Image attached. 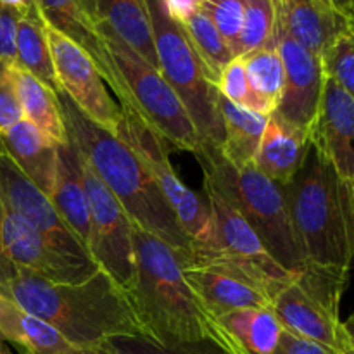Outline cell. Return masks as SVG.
Masks as SVG:
<instances>
[{
	"label": "cell",
	"instance_id": "6da1fadb",
	"mask_svg": "<svg viewBox=\"0 0 354 354\" xmlns=\"http://www.w3.org/2000/svg\"><path fill=\"white\" fill-rule=\"evenodd\" d=\"M0 296L50 325L71 346L142 335L127 292L102 270L78 283L45 280L0 254Z\"/></svg>",
	"mask_w": 354,
	"mask_h": 354
},
{
	"label": "cell",
	"instance_id": "7a4b0ae2",
	"mask_svg": "<svg viewBox=\"0 0 354 354\" xmlns=\"http://www.w3.org/2000/svg\"><path fill=\"white\" fill-rule=\"evenodd\" d=\"M68 142L113 192L135 228L156 235L185 259L192 241L140 159L116 137L90 121L64 92H57Z\"/></svg>",
	"mask_w": 354,
	"mask_h": 354
},
{
	"label": "cell",
	"instance_id": "3957f363",
	"mask_svg": "<svg viewBox=\"0 0 354 354\" xmlns=\"http://www.w3.org/2000/svg\"><path fill=\"white\" fill-rule=\"evenodd\" d=\"M133 249L135 279L127 297L142 335L161 346L218 342L216 324L183 277L185 256L135 227Z\"/></svg>",
	"mask_w": 354,
	"mask_h": 354
},
{
	"label": "cell",
	"instance_id": "277c9868",
	"mask_svg": "<svg viewBox=\"0 0 354 354\" xmlns=\"http://www.w3.org/2000/svg\"><path fill=\"white\" fill-rule=\"evenodd\" d=\"M282 187L308 265L349 273L354 261V187L311 145L306 161Z\"/></svg>",
	"mask_w": 354,
	"mask_h": 354
},
{
	"label": "cell",
	"instance_id": "5b68a950",
	"mask_svg": "<svg viewBox=\"0 0 354 354\" xmlns=\"http://www.w3.org/2000/svg\"><path fill=\"white\" fill-rule=\"evenodd\" d=\"M204 176L251 225L266 251L289 272L308 265L299 244L282 187L266 178L254 165L237 168L218 149H203L196 156Z\"/></svg>",
	"mask_w": 354,
	"mask_h": 354
},
{
	"label": "cell",
	"instance_id": "8992f818",
	"mask_svg": "<svg viewBox=\"0 0 354 354\" xmlns=\"http://www.w3.org/2000/svg\"><path fill=\"white\" fill-rule=\"evenodd\" d=\"M145 6L151 17L159 71L182 100L203 149L220 151L225 133L216 106V86L207 78L185 28L169 14L166 0H145Z\"/></svg>",
	"mask_w": 354,
	"mask_h": 354
},
{
	"label": "cell",
	"instance_id": "52a82bcc",
	"mask_svg": "<svg viewBox=\"0 0 354 354\" xmlns=\"http://www.w3.org/2000/svg\"><path fill=\"white\" fill-rule=\"evenodd\" d=\"M349 273L306 265L273 297L272 311L283 330L317 342L332 354L349 353L341 299Z\"/></svg>",
	"mask_w": 354,
	"mask_h": 354
},
{
	"label": "cell",
	"instance_id": "ba28073f",
	"mask_svg": "<svg viewBox=\"0 0 354 354\" xmlns=\"http://www.w3.org/2000/svg\"><path fill=\"white\" fill-rule=\"evenodd\" d=\"M104 45L123 78L133 107L152 131L173 147L194 156L203 151V142L183 107L182 100L169 86L159 69L149 64L135 50H131L106 24L97 23Z\"/></svg>",
	"mask_w": 354,
	"mask_h": 354
},
{
	"label": "cell",
	"instance_id": "9c48e42d",
	"mask_svg": "<svg viewBox=\"0 0 354 354\" xmlns=\"http://www.w3.org/2000/svg\"><path fill=\"white\" fill-rule=\"evenodd\" d=\"M121 111L123 121L118 128L116 137L140 159L142 165L151 173L162 196L171 206L173 213L178 218L180 225L192 241V251L209 245L213 242L214 232L207 201L180 180L169 161L165 140L149 128L144 118L131 107H121Z\"/></svg>",
	"mask_w": 354,
	"mask_h": 354
},
{
	"label": "cell",
	"instance_id": "30bf717a",
	"mask_svg": "<svg viewBox=\"0 0 354 354\" xmlns=\"http://www.w3.org/2000/svg\"><path fill=\"white\" fill-rule=\"evenodd\" d=\"M76 154L88 199V252L95 265L127 292L135 279L133 223L88 161L78 151Z\"/></svg>",
	"mask_w": 354,
	"mask_h": 354
},
{
	"label": "cell",
	"instance_id": "8fae6325",
	"mask_svg": "<svg viewBox=\"0 0 354 354\" xmlns=\"http://www.w3.org/2000/svg\"><path fill=\"white\" fill-rule=\"evenodd\" d=\"M47 38L59 90L97 127L116 135L123 121V111L111 97L93 59L80 45L48 24Z\"/></svg>",
	"mask_w": 354,
	"mask_h": 354
},
{
	"label": "cell",
	"instance_id": "7c38bea8",
	"mask_svg": "<svg viewBox=\"0 0 354 354\" xmlns=\"http://www.w3.org/2000/svg\"><path fill=\"white\" fill-rule=\"evenodd\" d=\"M0 199L19 214L64 258L85 266H99L85 245L61 220L50 197L41 192L0 145Z\"/></svg>",
	"mask_w": 354,
	"mask_h": 354
},
{
	"label": "cell",
	"instance_id": "4fadbf2b",
	"mask_svg": "<svg viewBox=\"0 0 354 354\" xmlns=\"http://www.w3.org/2000/svg\"><path fill=\"white\" fill-rule=\"evenodd\" d=\"M0 254L12 265L28 270L45 280L78 283L95 273V266H85L59 254L37 228L14 213L0 199Z\"/></svg>",
	"mask_w": 354,
	"mask_h": 354
},
{
	"label": "cell",
	"instance_id": "5bb4252c",
	"mask_svg": "<svg viewBox=\"0 0 354 354\" xmlns=\"http://www.w3.org/2000/svg\"><path fill=\"white\" fill-rule=\"evenodd\" d=\"M273 44L286 69L283 92L273 114L308 131L317 116L325 86L322 59L289 37L279 21L275 23Z\"/></svg>",
	"mask_w": 354,
	"mask_h": 354
},
{
	"label": "cell",
	"instance_id": "9a60e30c",
	"mask_svg": "<svg viewBox=\"0 0 354 354\" xmlns=\"http://www.w3.org/2000/svg\"><path fill=\"white\" fill-rule=\"evenodd\" d=\"M308 133L311 145L344 182L354 187V97L327 76Z\"/></svg>",
	"mask_w": 354,
	"mask_h": 354
},
{
	"label": "cell",
	"instance_id": "2e32d148",
	"mask_svg": "<svg viewBox=\"0 0 354 354\" xmlns=\"http://www.w3.org/2000/svg\"><path fill=\"white\" fill-rule=\"evenodd\" d=\"M33 2L37 3L41 17L48 26L80 45L93 59L106 85L118 97V104L121 107H133L123 78L118 73L104 45L95 19L88 12L83 0H33Z\"/></svg>",
	"mask_w": 354,
	"mask_h": 354
},
{
	"label": "cell",
	"instance_id": "e0dca14e",
	"mask_svg": "<svg viewBox=\"0 0 354 354\" xmlns=\"http://www.w3.org/2000/svg\"><path fill=\"white\" fill-rule=\"evenodd\" d=\"M277 21L297 44L322 57L328 45L354 24V17L327 0H275Z\"/></svg>",
	"mask_w": 354,
	"mask_h": 354
},
{
	"label": "cell",
	"instance_id": "ac0fdd59",
	"mask_svg": "<svg viewBox=\"0 0 354 354\" xmlns=\"http://www.w3.org/2000/svg\"><path fill=\"white\" fill-rule=\"evenodd\" d=\"M183 277L211 318L245 308H272V299L254 283L232 273L183 265Z\"/></svg>",
	"mask_w": 354,
	"mask_h": 354
},
{
	"label": "cell",
	"instance_id": "d6986e66",
	"mask_svg": "<svg viewBox=\"0 0 354 354\" xmlns=\"http://www.w3.org/2000/svg\"><path fill=\"white\" fill-rule=\"evenodd\" d=\"M310 151V133L272 113L254 158V166L277 185H286L299 171Z\"/></svg>",
	"mask_w": 354,
	"mask_h": 354
},
{
	"label": "cell",
	"instance_id": "ffe728a7",
	"mask_svg": "<svg viewBox=\"0 0 354 354\" xmlns=\"http://www.w3.org/2000/svg\"><path fill=\"white\" fill-rule=\"evenodd\" d=\"M218 344L228 354H273L282 325L272 308H245L214 318Z\"/></svg>",
	"mask_w": 354,
	"mask_h": 354
},
{
	"label": "cell",
	"instance_id": "44dd1931",
	"mask_svg": "<svg viewBox=\"0 0 354 354\" xmlns=\"http://www.w3.org/2000/svg\"><path fill=\"white\" fill-rule=\"evenodd\" d=\"M0 145L16 162L17 168L41 192L50 196L61 145L26 120L14 124L6 133H0Z\"/></svg>",
	"mask_w": 354,
	"mask_h": 354
},
{
	"label": "cell",
	"instance_id": "7402d4cb",
	"mask_svg": "<svg viewBox=\"0 0 354 354\" xmlns=\"http://www.w3.org/2000/svg\"><path fill=\"white\" fill-rule=\"evenodd\" d=\"M88 12L95 23L106 24L131 50L159 69L145 0H90Z\"/></svg>",
	"mask_w": 354,
	"mask_h": 354
},
{
	"label": "cell",
	"instance_id": "603a6c76",
	"mask_svg": "<svg viewBox=\"0 0 354 354\" xmlns=\"http://www.w3.org/2000/svg\"><path fill=\"white\" fill-rule=\"evenodd\" d=\"M50 201L61 220L88 251L90 245V211L80 173L78 154L71 144L59 147L57 169L54 185L50 190Z\"/></svg>",
	"mask_w": 354,
	"mask_h": 354
},
{
	"label": "cell",
	"instance_id": "cb8c5ba5",
	"mask_svg": "<svg viewBox=\"0 0 354 354\" xmlns=\"http://www.w3.org/2000/svg\"><path fill=\"white\" fill-rule=\"evenodd\" d=\"M218 113L223 123V144L221 156L237 168L254 165L268 116L237 106L218 92Z\"/></svg>",
	"mask_w": 354,
	"mask_h": 354
},
{
	"label": "cell",
	"instance_id": "d4e9b609",
	"mask_svg": "<svg viewBox=\"0 0 354 354\" xmlns=\"http://www.w3.org/2000/svg\"><path fill=\"white\" fill-rule=\"evenodd\" d=\"M0 335L23 354H59L71 346L50 325L3 296H0Z\"/></svg>",
	"mask_w": 354,
	"mask_h": 354
},
{
	"label": "cell",
	"instance_id": "484cf974",
	"mask_svg": "<svg viewBox=\"0 0 354 354\" xmlns=\"http://www.w3.org/2000/svg\"><path fill=\"white\" fill-rule=\"evenodd\" d=\"M14 80H16L17 95L24 120L37 127L41 133L47 135L59 145L68 144V131L62 120L57 92L45 85L33 75L14 64Z\"/></svg>",
	"mask_w": 354,
	"mask_h": 354
},
{
	"label": "cell",
	"instance_id": "4316f807",
	"mask_svg": "<svg viewBox=\"0 0 354 354\" xmlns=\"http://www.w3.org/2000/svg\"><path fill=\"white\" fill-rule=\"evenodd\" d=\"M14 64L59 92V83L55 78L50 47H48L47 24L35 2L24 10L17 23Z\"/></svg>",
	"mask_w": 354,
	"mask_h": 354
},
{
	"label": "cell",
	"instance_id": "83f0119b",
	"mask_svg": "<svg viewBox=\"0 0 354 354\" xmlns=\"http://www.w3.org/2000/svg\"><path fill=\"white\" fill-rule=\"evenodd\" d=\"M182 26L185 28L194 50L197 52L201 62L204 64L207 78L213 85H216L221 71L235 59L232 48L228 47L213 21L199 9L190 14L185 21H182Z\"/></svg>",
	"mask_w": 354,
	"mask_h": 354
},
{
	"label": "cell",
	"instance_id": "f1b7e54d",
	"mask_svg": "<svg viewBox=\"0 0 354 354\" xmlns=\"http://www.w3.org/2000/svg\"><path fill=\"white\" fill-rule=\"evenodd\" d=\"M242 61L245 64L251 88L265 104L268 114L275 113L283 92V82H286V69H283L282 57L275 44H270L259 50L244 55Z\"/></svg>",
	"mask_w": 354,
	"mask_h": 354
},
{
	"label": "cell",
	"instance_id": "f546056e",
	"mask_svg": "<svg viewBox=\"0 0 354 354\" xmlns=\"http://www.w3.org/2000/svg\"><path fill=\"white\" fill-rule=\"evenodd\" d=\"M277 23L275 0H245V14L234 57H244L273 44Z\"/></svg>",
	"mask_w": 354,
	"mask_h": 354
},
{
	"label": "cell",
	"instance_id": "4dcf8cb0",
	"mask_svg": "<svg viewBox=\"0 0 354 354\" xmlns=\"http://www.w3.org/2000/svg\"><path fill=\"white\" fill-rule=\"evenodd\" d=\"M113 354H228L211 339L182 344L161 346L144 335H118L107 341Z\"/></svg>",
	"mask_w": 354,
	"mask_h": 354
},
{
	"label": "cell",
	"instance_id": "1f68e13d",
	"mask_svg": "<svg viewBox=\"0 0 354 354\" xmlns=\"http://www.w3.org/2000/svg\"><path fill=\"white\" fill-rule=\"evenodd\" d=\"M325 76L354 97V24L322 54Z\"/></svg>",
	"mask_w": 354,
	"mask_h": 354
},
{
	"label": "cell",
	"instance_id": "d6a6232c",
	"mask_svg": "<svg viewBox=\"0 0 354 354\" xmlns=\"http://www.w3.org/2000/svg\"><path fill=\"white\" fill-rule=\"evenodd\" d=\"M216 90L228 99L230 102L237 104V106L245 107V109H251L254 113H261L265 116H270L268 111H266L265 104L258 99V95L254 93V90L251 88V83H249L248 73H245V64L242 61V57H235L227 68L221 71L220 78L216 82Z\"/></svg>",
	"mask_w": 354,
	"mask_h": 354
},
{
	"label": "cell",
	"instance_id": "836d02e7",
	"mask_svg": "<svg viewBox=\"0 0 354 354\" xmlns=\"http://www.w3.org/2000/svg\"><path fill=\"white\" fill-rule=\"evenodd\" d=\"M199 10L213 21L234 54L244 23L245 0H203Z\"/></svg>",
	"mask_w": 354,
	"mask_h": 354
},
{
	"label": "cell",
	"instance_id": "e575fe53",
	"mask_svg": "<svg viewBox=\"0 0 354 354\" xmlns=\"http://www.w3.org/2000/svg\"><path fill=\"white\" fill-rule=\"evenodd\" d=\"M23 120V109L14 80V62L0 61V133H6Z\"/></svg>",
	"mask_w": 354,
	"mask_h": 354
},
{
	"label": "cell",
	"instance_id": "d590c367",
	"mask_svg": "<svg viewBox=\"0 0 354 354\" xmlns=\"http://www.w3.org/2000/svg\"><path fill=\"white\" fill-rule=\"evenodd\" d=\"M24 10L0 2V61L16 62L17 23Z\"/></svg>",
	"mask_w": 354,
	"mask_h": 354
},
{
	"label": "cell",
	"instance_id": "8d00e7d4",
	"mask_svg": "<svg viewBox=\"0 0 354 354\" xmlns=\"http://www.w3.org/2000/svg\"><path fill=\"white\" fill-rule=\"evenodd\" d=\"M273 354H332L328 349L322 348L317 342H311L308 339L297 337L290 332L282 330L279 346Z\"/></svg>",
	"mask_w": 354,
	"mask_h": 354
},
{
	"label": "cell",
	"instance_id": "74e56055",
	"mask_svg": "<svg viewBox=\"0 0 354 354\" xmlns=\"http://www.w3.org/2000/svg\"><path fill=\"white\" fill-rule=\"evenodd\" d=\"M201 2H203V0H166L169 14H171L176 21H180V23L185 21L190 14L196 12V10L199 9Z\"/></svg>",
	"mask_w": 354,
	"mask_h": 354
},
{
	"label": "cell",
	"instance_id": "f35d334b",
	"mask_svg": "<svg viewBox=\"0 0 354 354\" xmlns=\"http://www.w3.org/2000/svg\"><path fill=\"white\" fill-rule=\"evenodd\" d=\"M59 354H113L111 353L109 346L106 342H100V344H92V346H69L66 351Z\"/></svg>",
	"mask_w": 354,
	"mask_h": 354
},
{
	"label": "cell",
	"instance_id": "ab89813d",
	"mask_svg": "<svg viewBox=\"0 0 354 354\" xmlns=\"http://www.w3.org/2000/svg\"><path fill=\"white\" fill-rule=\"evenodd\" d=\"M344 327L346 330H348V335H349V353L348 354H354V315L348 318V320L344 322Z\"/></svg>",
	"mask_w": 354,
	"mask_h": 354
},
{
	"label": "cell",
	"instance_id": "60d3db41",
	"mask_svg": "<svg viewBox=\"0 0 354 354\" xmlns=\"http://www.w3.org/2000/svg\"><path fill=\"white\" fill-rule=\"evenodd\" d=\"M2 3H6V6H10V7H16V9H21V10H26L28 7L33 3V0H0Z\"/></svg>",
	"mask_w": 354,
	"mask_h": 354
},
{
	"label": "cell",
	"instance_id": "b9f144b4",
	"mask_svg": "<svg viewBox=\"0 0 354 354\" xmlns=\"http://www.w3.org/2000/svg\"><path fill=\"white\" fill-rule=\"evenodd\" d=\"M327 2L332 3L334 7H337V9L344 10V12L351 14V7H353L354 0H327Z\"/></svg>",
	"mask_w": 354,
	"mask_h": 354
},
{
	"label": "cell",
	"instance_id": "7bdbcfd3",
	"mask_svg": "<svg viewBox=\"0 0 354 354\" xmlns=\"http://www.w3.org/2000/svg\"><path fill=\"white\" fill-rule=\"evenodd\" d=\"M0 354H9V353H7V351H6V348H3V346H2V344H0Z\"/></svg>",
	"mask_w": 354,
	"mask_h": 354
},
{
	"label": "cell",
	"instance_id": "ee69618b",
	"mask_svg": "<svg viewBox=\"0 0 354 354\" xmlns=\"http://www.w3.org/2000/svg\"><path fill=\"white\" fill-rule=\"evenodd\" d=\"M88 2H90V0H83V3H85L86 9H88Z\"/></svg>",
	"mask_w": 354,
	"mask_h": 354
},
{
	"label": "cell",
	"instance_id": "f6af8a7d",
	"mask_svg": "<svg viewBox=\"0 0 354 354\" xmlns=\"http://www.w3.org/2000/svg\"><path fill=\"white\" fill-rule=\"evenodd\" d=\"M351 16L354 17V2H353V7H351Z\"/></svg>",
	"mask_w": 354,
	"mask_h": 354
},
{
	"label": "cell",
	"instance_id": "bcb514c9",
	"mask_svg": "<svg viewBox=\"0 0 354 354\" xmlns=\"http://www.w3.org/2000/svg\"><path fill=\"white\" fill-rule=\"evenodd\" d=\"M353 315H354V311H353Z\"/></svg>",
	"mask_w": 354,
	"mask_h": 354
}]
</instances>
